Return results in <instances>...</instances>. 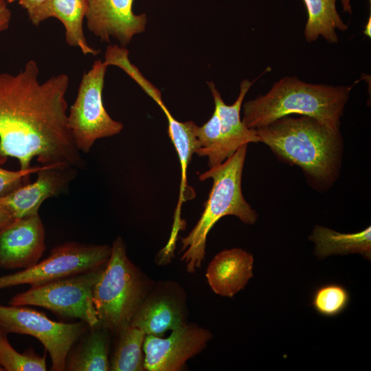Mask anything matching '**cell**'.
Instances as JSON below:
<instances>
[{
  "label": "cell",
  "instance_id": "f546056e",
  "mask_svg": "<svg viewBox=\"0 0 371 371\" xmlns=\"http://www.w3.org/2000/svg\"><path fill=\"white\" fill-rule=\"evenodd\" d=\"M363 34L366 35L367 36H368L369 38L371 37V16H369L368 22L366 25Z\"/></svg>",
  "mask_w": 371,
  "mask_h": 371
},
{
  "label": "cell",
  "instance_id": "44dd1931",
  "mask_svg": "<svg viewBox=\"0 0 371 371\" xmlns=\"http://www.w3.org/2000/svg\"><path fill=\"white\" fill-rule=\"evenodd\" d=\"M308 19L304 29L307 42L315 41L319 36L329 43H336V30L344 32L348 25L341 19L336 8V0H303Z\"/></svg>",
  "mask_w": 371,
  "mask_h": 371
},
{
  "label": "cell",
  "instance_id": "277c9868",
  "mask_svg": "<svg viewBox=\"0 0 371 371\" xmlns=\"http://www.w3.org/2000/svg\"><path fill=\"white\" fill-rule=\"evenodd\" d=\"M247 150V144L242 146L221 164L199 175L202 181L212 179V186L200 218L188 236L181 238V260L189 273H194L201 266L207 236L222 217L232 215L248 225L254 224L257 220L256 210L245 199L242 192Z\"/></svg>",
  "mask_w": 371,
  "mask_h": 371
},
{
  "label": "cell",
  "instance_id": "52a82bcc",
  "mask_svg": "<svg viewBox=\"0 0 371 371\" xmlns=\"http://www.w3.org/2000/svg\"><path fill=\"white\" fill-rule=\"evenodd\" d=\"M104 266L31 286L13 296L9 304L41 306L64 317L79 319L90 328H96L98 321L93 302V289Z\"/></svg>",
  "mask_w": 371,
  "mask_h": 371
},
{
  "label": "cell",
  "instance_id": "d4e9b609",
  "mask_svg": "<svg viewBox=\"0 0 371 371\" xmlns=\"http://www.w3.org/2000/svg\"><path fill=\"white\" fill-rule=\"evenodd\" d=\"M42 166L25 170H8L0 167V197L28 183L30 176L36 173Z\"/></svg>",
  "mask_w": 371,
  "mask_h": 371
},
{
  "label": "cell",
  "instance_id": "3957f363",
  "mask_svg": "<svg viewBox=\"0 0 371 371\" xmlns=\"http://www.w3.org/2000/svg\"><path fill=\"white\" fill-rule=\"evenodd\" d=\"M357 82L333 86L285 76L274 82L265 95L243 104L242 120L248 128L256 129L282 117L297 114L340 128L345 106Z\"/></svg>",
  "mask_w": 371,
  "mask_h": 371
},
{
  "label": "cell",
  "instance_id": "2e32d148",
  "mask_svg": "<svg viewBox=\"0 0 371 371\" xmlns=\"http://www.w3.org/2000/svg\"><path fill=\"white\" fill-rule=\"evenodd\" d=\"M253 264L252 254L244 249L223 250L210 262L205 274L207 281L217 295L232 297L253 277Z\"/></svg>",
  "mask_w": 371,
  "mask_h": 371
},
{
  "label": "cell",
  "instance_id": "ba28073f",
  "mask_svg": "<svg viewBox=\"0 0 371 371\" xmlns=\"http://www.w3.org/2000/svg\"><path fill=\"white\" fill-rule=\"evenodd\" d=\"M89 326L84 322H55L43 313L26 306L0 304V330L7 335L18 333L36 338L49 354L54 371L65 370L67 355L85 333Z\"/></svg>",
  "mask_w": 371,
  "mask_h": 371
},
{
  "label": "cell",
  "instance_id": "4dcf8cb0",
  "mask_svg": "<svg viewBox=\"0 0 371 371\" xmlns=\"http://www.w3.org/2000/svg\"><path fill=\"white\" fill-rule=\"evenodd\" d=\"M0 371H3L1 368H0Z\"/></svg>",
  "mask_w": 371,
  "mask_h": 371
},
{
  "label": "cell",
  "instance_id": "5b68a950",
  "mask_svg": "<svg viewBox=\"0 0 371 371\" xmlns=\"http://www.w3.org/2000/svg\"><path fill=\"white\" fill-rule=\"evenodd\" d=\"M155 283L129 260L124 241L117 237L93 289L96 328L116 334L128 326Z\"/></svg>",
  "mask_w": 371,
  "mask_h": 371
},
{
  "label": "cell",
  "instance_id": "4fadbf2b",
  "mask_svg": "<svg viewBox=\"0 0 371 371\" xmlns=\"http://www.w3.org/2000/svg\"><path fill=\"white\" fill-rule=\"evenodd\" d=\"M134 0H88L85 18L90 32L102 42L113 36L124 47L134 35L145 30V14L133 12Z\"/></svg>",
  "mask_w": 371,
  "mask_h": 371
},
{
  "label": "cell",
  "instance_id": "e0dca14e",
  "mask_svg": "<svg viewBox=\"0 0 371 371\" xmlns=\"http://www.w3.org/2000/svg\"><path fill=\"white\" fill-rule=\"evenodd\" d=\"M166 115L168 126V135L177 150L181 166V184L179 196L177 205L175 212L174 222L172 227L170 236L168 243L164 247L167 252H173L177 243L179 232L183 229L181 218V208L183 202L190 199V196L186 191L187 184V168L192 160V157L198 148L199 144L196 138L197 125L192 121L181 122L175 119L167 109L164 102L159 104Z\"/></svg>",
  "mask_w": 371,
  "mask_h": 371
},
{
  "label": "cell",
  "instance_id": "6da1fadb",
  "mask_svg": "<svg viewBox=\"0 0 371 371\" xmlns=\"http://www.w3.org/2000/svg\"><path fill=\"white\" fill-rule=\"evenodd\" d=\"M38 75L34 60L16 74H0V163L13 157L25 170L36 158L41 165L83 168L67 122L69 76L60 74L40 82Z\"/></svg>",
  "mask_w": 371,
  "mask_h": 371
},
{
  "label": "cell",
  "instance_id": "cb8c5ba5",
  "mask_svg": "<svg viewBox=\"0 0 371 371\" xmlns=\"http://www.w3.org/2000/svg\"><path fill=\"white\" fill-rule=\"evenodd\" d=\"M349 302L348 291L343 285L330 283L317 288L313 295L311 304L316 312L329 317L341 313Z\"/></svg>",
  "mask_w": 371,
  "mask_h": 371
},
{
  "label": "cell",
  "instance_id": "ac0fdd59",
  "mask_svg": "<svg viewBox=\"0 0 371 371\" xmlns=\"http://www.w3.org/2000/svg\"><path fill=\"white\" fill-rule=\"evenodd\" d=\"M88 10V0H47L30 20L34 25L54 17L63 25L68 45L78 47L87 55H97L99 50L91 47L83 32V19Z\"/></svg>",
  "mask_w": 371,
  "mask_h": 371
},
{
  "label": "cell",
  "instance_id": "9a60e30c",
  "mask_svg": "<svg viewBox=\"0 0 371 371\" xmlns=\"http://www.w3.org/2000/svg\"><path fill=\"white\" fill-rule=\"evenodd\" d=\"M253 83L254 82L248 79L243 80L237 99L233 104L227 105L223 102L214 84L211 82H207L213 95L214 110L219 119L220 155L222 162L231 157L242 146L248 145L249 143L260 142L256 130L246 126L240 118L243 100Z\"/></svg>",
  "mask_w": 371,
  "mask_h": 371
},
{
  "label": "cell",
  "instance_id": "7402d4cb",
  "mask_svg": "<svg viewBox=\"0 0 371 371\" xmlns=\"http://www.w3.org/2000/svg\"><path fill=\"white\" fill-rule=\"evenodd\" d=\"M111 358L110 370L144 371L143 350L146 333L141 329L129 325L120 330Z\"/></svg>",
  "mask_w": 371,
  "mask_h": 371
},
{
  "label": "cell",
  "instance_id": "484cf974",
  "mask_svg": "<svg viewBox=\"0 0 371 371\" xmlns=\"http://www.w3.org/2000/svg\"><path fill=\"white\" fill-rule=\"evenodd\" d=\"M47 0H7L8 3L18 2L26 11L30 20Z\"/></svg>",
  "mask_w": 371,
  "mask_h": 371
},
{
  "label": "cell",
  "instance_id": "d6986e66",
  "mask_svg": "<svg viewBox=\"0 0 371 371\" xmlns=\"http://www.w3.org/2000/svg\"><path fill=\"white\" fill-rule=\"evenodd\" d=\"M308 239L314 243V254L319 258L349 254H359L369 260L371 258L370 226L359 232L345 234L315 225Z\"/></svg>",
  "mask_w": 371,
  "mask_h": 371
},
{
  "label": "cell",
  "instance_id": "4316f807",
  "mask_svg": "<svg viewBox=\"0 0 371 371\" xmlns=\"http://www.w3.org/2000/svg\"><path fill=\"white\" fill-rule=\"evenodd\" d=\"M11 20V11L5 0H0V33L6 30Z\"/></svg>",
  "mask_w": 371,
  "mask_h": 371
},
{
  "label": "cell",
  "instance_id": "30bf717a",
  "mask_svg": "<svg viewBox=\"0 0 371 371\" xmlns=\"http://www.w3.org/2000/svg\"><path fill=\"white\" fill-rule=\"evenodd\" d=\"M187 295L183 289L172 280L155 283L135 312L133 326L146 335L162 337L166 332L187 323Z\"/></svg>",
  "mask_w": 371,
  "mask_h": 371
},
{
  "label": "cell",
  "instance_id": "8992f818",
  "mask_svg": "<svg viewBox=\"0 0 371 371\" xmlns=\"http://www.w3.org/2000/svg\"><path fill=\"white\" fill-rule=\"evenodd\" d=\"M108 65L94 62L82 77L76 98L67 113L68 126L77 149L88 153L99 139L114 136L123 128L106 112L102 100L104 76Z\"/></svg>",
  "mask_w": 371,
  "mask_h": 371
},
{
  "label": "cell",
  "instance_id": "7a4b0ae2",
  "mask_svg": "<svg viewBox=\"0 0 371 371\" xmlns=\"http://www.w3.org/2000/svg\"><path fill=\"white\" fill-rule=\"evenodd\" d=\"M260 142L282 161L299 167L319 191L331 188L340 175L344 142L340 128L305 115H290L256 129Z\"/></svg>",
  "mask_w": 371,
  "mask_h": 371
},
{
  "label": "cell",
  "instance_id": "8fae6325",
  "mask_svg": "<svg viewBox=\"0 0 371 371\" xmlns=\"http://www.w3.org/2000/svg\"><path fill=\"white\" fill-rule=\"evenodd\" d=\"M171 331L166 338L146 335L143 344L146 370H181L212 338L210 330L196 324L186 323Z\"/></svg>",
  "mask_w": 371,
  "mask_h": 371
},
{
  "label": "cell",
  "instance_id": "ffe728a7",
  "mask_svg": "<svg viewBox=\"0 0 371 371\" xmlns=\"http://www.w3.org/2000/svg\"><path fill=\"white\" fill-rule=\"evenodd\" d=\"M110 332L93 328L73 350L69 351L65 370L69 371H108Z\"/></svg>",
  "mask_w": 371,
  "mask_h": 371
},
{
  "label": "cell",
  "instance_id": "9c48e42d",
  "mask_svg": "<svg viewBox=\"0 0 371 371\" xmlns=\"http://www.w3.org/2000/svg\"><path fill=\"white\" fill-rule=\"evenodd\" d=\"M111 247L67 242L54 248L49 256L14 273L0 276V290L21 284L38 286L104 266Z\"/></svg>",
  "mask_w": 371,
  "mask_h": 371
},
{
  "label": "cell",
  "instance_id": "5bb4252c",
  "mask_svg": "<svg viewBox=\"0 0 371 371\" xmlns=\"http://www.w3.org/2000/svg\"><path fill=\"white\" fill-rule=\"evenodd\" d=\"M45 228L38 214L17 218L0 230V267L25 269L45 249Z\"/></svg>",
  "mask_w": 371,
  "mask_h": 371
},
{
  "label": "cell",
  "instance_id": "7c38bea8",
  "mask_svg": "<svg viewBox=\"0 0 371 371\" xmlns=\"http://www.w3.org/2000/svg\"><path fill=\"white\" fill-rule=\"evenodd\" d=\"M41 166L36 173L35 181L0 197V204L6 207L16 218L38 214V209L46 199L58 196L68 190L78 170L66 164Z\"/></svg>",
  "mask_w": 371,
  "mask_h": 371
},
{
  "label": "cell",
  "instance_id": "603a6c76",
  "mask_svg": "<svg viewBox=\"0 0 371 371\" xmlns=\"http://www.w3.org/2000/svg\"><path fill=\"white\" fill-rule=\"evenodd\" d=\"M7 334L0 330V368L3 371H45L46 355L40 356L32 348L20 353L10 344Z\"/></svg>",
  "mask_w": 371,
  "mask_h": 371
},
{
  "label": "cell",
  "instance_id": "f1b7e54d",
  "mask_svg": "<svg viewBox=\"0 0 371 371\" xmlns=\"http://www.w3.org/2000/svg\"><path fill=\"white\" fill-rule=\"evenodd\" d=\"M369 1L370 3L371 0H369ZM350 2V0H341L344 11L348 12L349 14H352V8H351Z\"/></svg>",
  "mask_w": 371,
  "mask_h": 371
},
{
  "label": "cell",
  "instance_id": "83f0119b",
  "mask_svg": "<svg viewBox=\"0 0 371 371\" xmlns=\"http://www.w3.org/2000/svg\"><path fill=\"white\" fill-rule=\"evenodd\" d=\"M17 218L6 207L0 204V230L11 224Z\"/></svg>",
  "mask_w": 371,
  "mask_h": 371
}]
</instances>
